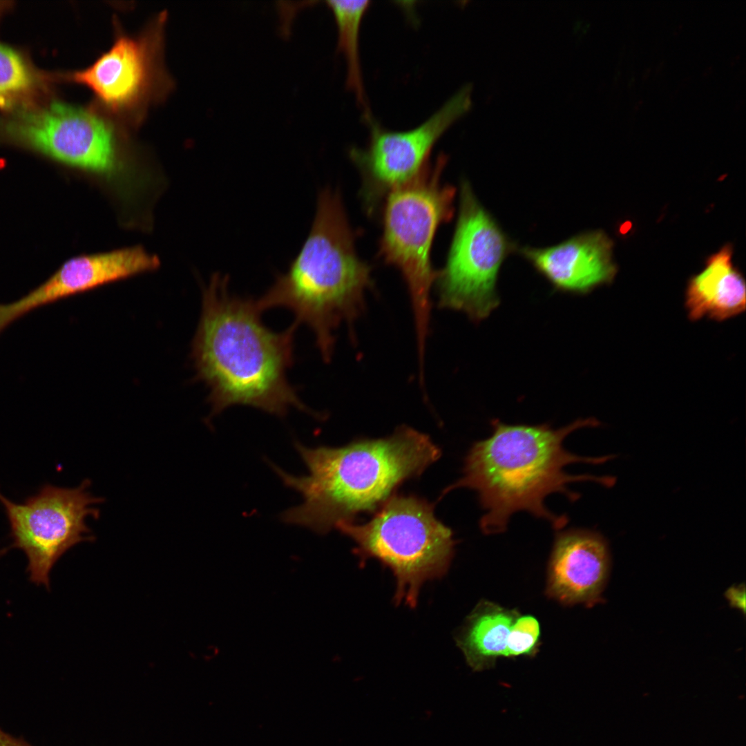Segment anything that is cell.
<instances>
[{
  "label": "cell",
  "instance_id": "obj_20",
  "mask_svg": "<svg viewBox=\"0 0 746 746\" xmlns=\"http://www.w3.org/2000/svg\"><path fill=\"white\" fill-rule=\"evenodd\" d=\"M732 606L742 609L745 611V586L731 587L726 593Z\"/></svg>",
  "mask_w": 746,
  "mask_h": 746
},
{
  "label": "cell",
  "instance_id": "obj_19",
  "mask_svg": "<svg viewBox=\"0 0 746 746\" xmlns=\"http://www.w3.org/2000/svg\"><path fill=\"white\" fill-rule=\"evenodd\" d=\"M539 637L538 620L530 615H519L511 626L505 657L533 655L536 652Z\"/></svg>",
  "mask_w": 746,
  "mask_h": 746
},
{
  "label": "cell",
  "instance_id": "obj_1",
  "mask_svg": "<svg viewBox=\"0 0 746 746\" xmlns=\"http://www.w3.org/2000/svg\"><path fill=\"white\" fill-rule=\"evenodd\" d=\"M228 285L227 276L214 274L203 287L191 345L195 379L208 389L211 416L242 405L280 417L291 408L317 417L287 379L298 326L271 330L257 300L231 294Z\"/></svg>",
  "mask_w": 746,
  "mask_h": 746
},
{
  "label": "cell",
  "instance_id": "obj_11",
  "mask_svg": "<svg viewBox=\"0 0 746 746\" xmlns=\"http://www.w3.org/2000/svg\"><path fill=\"white\" fill-rule=\"evenodd\" d=\"M517 251L557 289L586 294L611 282L616 274L613 242L602 231L576 235L545 248Z\"/></svg>",
  "mask_w": 746,
  "mask_h": 746
},
{
  "label": "cell",
  "instance_id": "obj_9",
  "mask_svg": "<svg viewBox=\"0 0 746 746\" xmlns=\"http://www.w3.org/2000/svg\"><path fill=\"white\" fill-rule=\"evenodd\" d=\"M90 481L73 488L45 485L23 502L1 497L10 527L12 547L22 550L28 559L30 580L49 586V574L68 549L84 541H93L86 519H97L94 506L104 501L89 492Z\"/></svg>",
  "mask_w": 746,
  "mask_h": 746
},
{
  "label": "cell",
  "instance_id": "obj_3",
  "mask_svg": "<svg viewBox=\"0 0 746 746\" xmlns=\"http://www.w3.org/2000/svg\"><path fill=\"white\" fill-rule=\"evenodd\" d=\"M295 448L307 475H293L269 462L284 485L303 499L281 519L319 534L358 514L376 511L399 485L420 476L441 456L429 436L405 425L389 437L341 447L309 448L297 441Z\"/></svg>",
  "mask_w": 746,
  "mask_h": 746
},
{
  "label": "cell",
  "instance_id": "obj_6",
  "mask_svg": "<svg viewBox=\"0 0 746 746\" xmlns=\"http://www.w3.org/2000/svg\"><path fill=\"white\" fill-rule=\"evenodd\" d=\"M338 528L356 543L361 564L374 558L396 578L394 602L417 606L421 586L446 574L455 553L452 530L437 519L434 504L411 495H392L367 522Z\"/></svg>",
  "mask_w": 746,
  "mask_h": 746
},
{
  "label": "cell",
  "instance_id": "obj_2",
  "mask_svg": "<svg viewBox=\"0 0 746 746\" xmlns=\"http://www.w3.org/2000/svg\"><path fill=\"white\" fill-rule=\"evenodd\" d=\"M597 424L595 419H581L555 429L547 423L509 425L494 419L491 435L472 444L464 460L462 477L443 493L462 487L475 490L485 510L479 526L486 535L505 531L510 517L519 511L561 529L568 519L546 506L547 496L561 493L575 501L580 495L568 488L569 484L591 481L609 486L614 482L610 477L573 475L564 470L571 463L596 464L609 459L582 457L563 446L567 436L576 430Z\"/></svg>",
  "mask_w": 746,
  "mask_h": 746
},
{
  "label": "cell",
  "instance_id": "obj_12",
  "mask_svg": "<svg viewBox=\"0 0 746 746\" xmlns=\"http://www.w3.org/2000/svg\"><path fill=\"white\" fill-rule=\"evenodd\" d=\"M606 542L596 532L571 528L557 533L548 565L547 592L564 604H591L609 569Z\"/></svg>",
  "mask_w": 746,
  "mask_h": 746
},
{
  "label": "cell",
  "instance_id": "obj_18",
  "mask_svg": "<svg viewBox=\"0 0 746 746\" xmlns=\"http://www.w3.org/2000/svg\"><path fill=\"white\" fill-rule=\"evenodd\" d=\"M41 77L18 50L0 43V102L13 107L39 89Z\"/></svg>",
  "mask_w": 746,
  "mask_h": 746
},
{
  "label": "cell",
  "instance_id": "obj_15",
  "mask_svg": "<svg viewBox=\"0 0 746 746\" xmlns=\"http://www.w3.org/2000/svg\"><path fill=\"white\" fill-rule=\"evenodd\" d=\"M731 256V246L725 245L708 258L702 271L689 280L685 307L691 321L706 316L722 321L745 311V283L733 266Z\"/></svg>",
  "mask_w": 746,
  "mask_h": 746
},
{
  "label": "cell",
  "instance_id": "obj_16",
  "mask_svg": "<svg viewBox=\"0 0 746 746\" xmlns=\"http://www.w3.org/2000/svg\"><path fill=\"white\" fill-rule=\"evenodd\" d=\"M518 615L516 611L491 602L477 604L455 637L473 671L489 669L498 658L505 657L511 626Z\"/></svg>",
  "mask_w": 746,
  "mask_h": 746
},
{
  "label": "cell",
  "instance_id": "obj_14",
  "mask_svg": "<svg viewBox=\"0 0 746 746\" xmlns=\"http://www.w3.org/2000/svg\"><path fill=\"white\" fill-rule=\"evenodd\" d=\"M160 258L140 245L70 258L46 281L51 303L99 286L157 269Z\"/></svg>",
  "mask_w": 746,
  "mask_h": 746
},
{
  "label": "cell",
  "instance_id": "obj_7",
  "mask_svg": "<svg viewBox=\"0 0 746 746\" xmlns=\"http://www.w3.org/2000/svg\"><path fill=\"white\" fill-rule=\"evenodd\" d=\"M447 157L441 155L409 182L388 193L383 210L379 255L399 269L411 298L418 354H423L428 332L430 291L438 272L430 262L438 227L453 216L455 188L443 184Z\"/></svg>",
  "mask_w": 746,
  "mask_h": 746
},
{
  "label": "cell",
  "instance_id": "obj_5",
  "mask_svg": "<svg viewBox=\"0 0 746 746\" xmlns=\"http://www.w3.org/2000/svg\"><path fill=\"white\" fill-rule=\"evenodd\" d=\"M0 141L77 171L129 201L149 184L122 149L110 124L88 109L55 101L0 118Z\"/></svg>",
  "mask_w": 746,
  "mask_h": 746
},
{
  "label": "cell",
  "instance_id": "obj_8",
  "mask_svg": "<svg viewBox=\"0 0 746 746\" xmlns=\"http://www.w3.org/2000/svg\"><path fill=\"white\" fill-rule=\"evenodd\" d=\"M517 249L481 204L470 184L463 181L446 264L436 279L439 305L463 312L476 323L486 319L499 305L497 282L500 267Z\"/></svg>",
  "mask_w": 746,
  "mask_h": 746
},
{
  "label": "cell",
  "instance_id": "obj_4",
  "mask_svg": "<svg viewBox=\"0 0 746 746\" xmlns=\"http://www.w3.org/2000/svg\"><path fill=\"white\" fill-rule=\"evenodd\" d=\"M371 285L370 267L356 252L340 194L326 189L319 194L314 220L300 252L256 300L262 312L279 307L291 311L294 323L305 324L313 332L327 362L333 354L334 332L358 316Z\"/></svg>",
  "mask_w": 746,
  "mask_h": 746
},
{
  "label": "cell",
  "instance_id": "obj_13",
  "mask_svg": "<svg viewBox=\"0 0 746 746\" xmlns=\"http://www.w3.org/2000/svg\"><path fill=\"white\" fill-rule=\"evenodd\" d=\"M152 53L144 37H118L88 68L66 76L86 86L105 105L122 110L135 105L148 89Z\"/></svg>",
  "mask_w": 746,
  "mask_h": 746
},
{
  "label": "cell",
  "instance_id": "obj_10",
  "mask_svg": "<svg viewBox=\"0 0 746 746\" xmlns=\"http://www.w3.org/2000/svg\"><path fill=\"white\" fill-rule=\"evenodd\" d=\"M470 91V85L464 86L421 125L406 131L387 130L367 117L368 143L364 149H352L350 155L362 173L363 194L370 209L429 164L437 141L469 110Z\"/></svg>",
  "mask_w": 746,
  "mask_h": 746
},
{
  "label": "cell",
  "instance_id": "obj_17",
  "mask_svg": "<svg viewBox=\"0 0 746 746\" xmlns=\"http://www.w3.org/2000/svg\"><path fill=\"white\" fill-rule=\"evenodd\" d=\"M338 28V49L343 53L347 67V84L364 106L360 58L359 32L362 19L369 8V1H328Z\"/></svg>",
  "mask_w": 746,
  "mask_h": 746
}]
</instances>
